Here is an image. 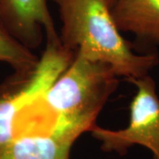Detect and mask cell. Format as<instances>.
Returning a JSON list of instances; mask_svg holds the SVG:
<instances>
[{
  "instance_id": "1",
  "label": "cell",
  "mask_w": 159,
  "mask_h": 159,
  "mask_svg": "<svg viewBox=\"0 0 159 159\" xmlns=\"http://www.w3.org/2000/svg\"><path fill=\"white\" fill-rule=\"evenodd\" d=\"M119 77L111 66L74 53L63 71L42 96L24 111L17 134L32 119L46 116V131L70 126L89 133L110 97L118 89Z\"/></svg>"
},
{
  "instance_id": "2",
  "label": "cell",
  "mask_w": 159,
  "mask_h": 159,
  "mask_svg": "<svg viewBox=\"0 0 159 159\" xmlns=\"http://www.w3.org/2000/svg\"><path fill=\"white\" fill-rule=\"evenodd\" d=\"M61 20L59 40L67 51L111 66L127 81L149 74L157 53H137L122 36L102 0H54Z\"/></svg>"
},
{
  "instance_id": "3",
  "label": "cell",
  "mask_w": 159,
  "mask_h": 159,
  "mask_svg": "<svg viewBox=\"0 0 159 159\" xmlns=\"http://www.w3.org/2000/svg\"><path fill=\"white\" fill-rule=\"evenodd\" d=\"M73 57L60 40H48L34 67L13 71V74L0 84V145L15 138L18 121L24 111L52 84Z\"/></svg>"
},
{
  "instance_id": "4",
  "label": "cell",
  "mask_w": 159,
  "mask_h": 159,
  "mask_svg": "<svg viewBox=\"0 0 159 159\" xmlns=\"http://www.w3.org/2000/svg\"><path fill=\"white\" fill-rule=\"evenodd\" d=\"M136 93L129 107V121L124 128L109 129L94 125L91 136L106 153L124 156L134 146L146 148L152 158L159 159V97L154 79L149 75L129 80Z\"/></svg>"
},
{
  "instance_id": "5",
  "label": "cell",
  "mask_w": 159,
  "mask_h": 159,
  "mask_svg": "<svg viewBox=\"0 0 159 159\" xmlns=\"http://www.w3.org/2000/svg\"><path fill=\"white\" fill-rule=\"evenodd\" d=\"M51 0H0V14L12 34L30 50L39 48L43 35L58 40L49 2Z\"/></svg>"
},
{
  "instance_id": "6",
  "label": "cell",
  "mask_w": 159,
  "mask_h": 159,
  "mask_svg": "<svg viewBox=\"0 0 159 159\" xmlns=\"http://www.w3.org/2000/svg\"><path fill=\"white\" fill-rule=\"evenodd\" d=\"M83 134L70 126L21 134L0 145V159H70L71 149Z\"/></svg>"
},
{
  "instance_id": "7",
  "label": "cell",
  "mask_w": 159,
  "mask_h": 159,
  "mask_svg": "<svg viewBox=\"0 0 159 159\" xmlns=\"http://www.w3.org/2000/svg\"><path fill=\"white\" fill-rule=\"evenodd\" d=\"M110 9L121 33L143 47L159 45V0H115Z\"/></svg>"
},
{
  "instance_id": "8",
  "label": "cell",
  "mask_w": 159,
  "mask_h": 159,
  "mask_svg": "<svg viewBox=\"0 0 159 159\" xmlns=\"http://www.w3.org/2000/svg\"><path fill=\"white\" fill-rule=\"evenodd\" d=\"M38 59L32 50L12 34L0 14V62L7 64L13 71H24L34 67Z\"/></svg>"
},
{
  "instance_id": "9",
  "label": "cell",
  "mask_w": 159,
  "mask_h": 159,
  "mask_svg": "<svg viewBox=\"0 0 159 159\" xmlns=\"http://www.w3.org/2000/svg\"><path fill=\"white\" fill-rule=\"evenodd\" d=\"M102 1H103V2H104V3H105V4L110 7V8L112 6L113 3L115 2V0H102Z\"/></svg>"
}]
</instances>
